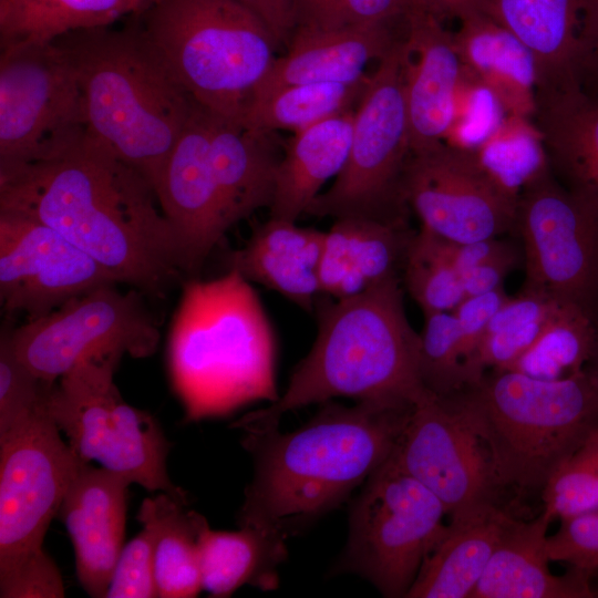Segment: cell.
Segmentation results:
<instances>
[{
    "label": "cell",
    "mask_w": 598,
    "mask_h": 598,
    "mask_svg": "<svg viewBox=\"0 0 598 598\" xmlns=\"http://www.w3.org/2000/svg\"><path fill=\"white\" fill-rule=\"evenodd\" d=\"M0 210L52 227L145 296L163 299L187 279L153 186L89 133L54 156L0 168Z\"/></svg>",
    "instance_id": "6da1fadb"
},
{
    "label": "cell",
    "mask_w": 598,
    "mask_h": 598,
    "mask_svg": "<svg viewBox=\"0 0 598 598\" xmlns=\"http://www.w3.org/2000/svg\"><path fill=\"white\" fill-rule=\"evenodd\" d=\"M413 406L327 401L292 432L240 429L254 475L238 526L277 528L290 536L337 508L389 458Z\"/></svg>",
    "instance_id": "7a4b0ae2"
},
{
    "label": "cell",
    "mask_w": 598,
    "mask_h": 598,
    "mask_svg": "<svg viewBox=\"0 0 598 598\" xmlns=\"http://www.w3.org/2000/svg\"><path fill=\"white\" fill-rule=\"evenodd\" d=\"M400 277L365 291L316 301L318 332L278 400L230 425L275 427L287 412L334 398L414 404L426 391L420 377V334L403 303Z\"/></svg>",
    "instance_id": "3957f363"
},
{
    "label": "cell",
    "mask_w": 598,
    "mask_h": 598,
    "mask_svg": "<svg viewBox=\"0 0 598 598\" xmlns=\"http://www.w3.org/2000/svg\"><path fill=\"white\" fill-rule=\"evenodd\" d=\"M168 338V369L188 421L275 402L276 338L249 280L234 269L183 282Z\"/></svg>",
    "instance_id": "277c9868"
},
{
    "label": "cell",
    "mask_w": 598,
    "mask_h": 598,
    "mask_svg": "<svg viewBox=\"0 0 598 598\" xmlns=\"http://www.w3.org/2000/svg\"><path fill=\"white\" fill-rule=\"evenodd\" d=\"M110 27L73 31L54 42L78 76L89 134L155 190L196 102L140 29Z\"/></svg>",
    "instance_id": "5b68a950"
},
{
    "label": "cell",
    "mask_w": 598,
    "mask_h": 598,
    "mask_svg": "<svg viewBox=\"0 0 598 598\" xmlns=\"http://www.w3.org/2000/svg\"><path fill=\"white\" fill-rule=\"evenodd\" d=\"M455 394L487 450L498 491L542 493L598 426V381L586 369L555 380L491 370Z\"/></svg>",
    "instance_id": "8992f818"
},
{
    "label": "cell",
    "mask_w": 598,
    "mask_h": 598,
    "mask_svg": "<svg viewBox=\"0 0 598 598\" xmlns=\"http://www.w3.org/2000/svg\"><path fill=\"white\" fill-rule=\"evenodd\" d=\"M140 31L192 99L240 122L279 47L235 0H151Z\"/></svg>",
    "instance_id": "52a82bcc"
},
{
    "label": "cell",
    "mask_w": 598,
    "mask_h": 598,
    "mask_svg": "<svg viewBox=\"0 0 598 598\" xmlns=\"http://www.w3.org/2000/svg\"><path fill=\"white\" fill-rule=\"evenodd\" d=\"M84 463L48 410L0 439L1 598L65 596L61 573L43 540Z\"/></svg>",
    "instance_id": "ba28073f"
},
{
    "label": "cell",
    "mask_w": 598,
    "mask_h": 598,
    "mask_svg": "<svg viewBox=\"0 0 598 598\" xmlns=\"http://www.w3.org/2000/svg\"><path fill=\"white\" fill-rule=\"evenodd\" d=\"M122 357L97 353L76 363L52 384L49 414L82 461H96L148 492L187 505V493L167 472L172 443L157 420L126 403L114 383Z\"/></svg>",
    "instance_id": "9c48e42d"
},
{
    "label": "cell",
    "mask_w": 598,
    "mask_h": 598,
    "mask_svg": "<svg viewBox=\"0 0 598 598\" xmlns=\"http://www.w3.org/2000/svg\"><path fill=\"white\" fill-rule=\"evenodd\" d=\"M405 45L399 40L368 76L354 111L347 162L306 215L408 224L402 179L411 155L404 96Z\"/></svg>",
    "instance_id": "30bf717a"
},
{
    "label": "cell",
    "mask_w": 598,
    "mask_h": 598,
    "mask_svg": "<svg viewBox=\"0 0 598 598\" xmlns=\"http://www.w3.org/2000/svg\"><path fill=\"white\" fill-rule=\"evenodd\" d=\"M445 516L443 503L390 455L351 505L348 540L332 573L358 575L386 598L405 597L445 532Z\"/></svg>",
    "instance_id": "8fae6325"
},
{
    "label": "cell",
    "mask_w": 598,
    "mask_h": 598,
    "mask_svg": "<svg viewBox=\"0 0 598 598\" xmlns=\"http://www.w3.org/2000/svg\"><path fill=\"white\" fill-rule=\"evenodd\" d=\"M514 230L523 244L522 289L598 321V204L567 189L548 167L519 190Z\"/></svg>",
    "instance_id": "7c38bea8"
},
{
    "label": "cell",
    "mask_w": 598,
    "mask_h": 598,
    "mask_svg": "<svg viewBox=\"0 0 598 598\" xmlns=\"http://www.w3.org/2000/svg\"><path fill=\"white\" fill-rule=\"evenodd\" d=\"M87 133L78 76L56 42L1 48L0 168L54 156Z\"/></svg>",
    "instance_id": "4fadbf2b"
},
{
    "label": "cell",
    "mask_w": 598,
    "mask_h": 598,
    "mask_svg": "<svg viewBox=\"0 0 598 598\" xmlns=\"http://www.w3.org/2000/svg\"><path fill=\"white\" fill-rule=\"evenodd\" d=\"M145 295L102 283L44 317L7 326L17 355L42 380L55 382L81 360L118 352L135 359L155 353L161 332Z\"/></svg>",
    "instance_id": "5bb4252c"
},
{
    "label": "cell",
    "mask_w": 598,
    "mask_h": 598,
    "mask_svg": "<svg viewBox=\"0 0 598 598\" xmlns=\"http://www.w3.org/2000/svg\"><path fill=\"white\" fill-rule=\"evenodd\" d=\"M402 195L421 227L448 241L473 243L514 230L518 195L501 184L474 152L442 144L411 154Z\"/></svg>",
    "instance_id": "9a60e30c"
},
{
    "label": "cell",
    "mask_w": 598,
    "mask_h": 598,
    "mask_svg": "<svg viewBox=\"0 0 598 598\" xmlns=\"http://www.w3.org/2000/svg\"><path fill=\"white\" fill-rule=\"evenodd\" d=\"M391 456L443 503L447 516L495 502L498 488L487 450L456 394L426 390L414 403Z\"/></svg>",
    "instance_id": "2e32d148"
},
{
    "label": "cell",
    "mask_w": 598,
    "mask_h": 598,
    "mask_svg": "<svg viewBox=\"0 0 598 598\" xmlns=\"http://www.w3.org/2000/svg\"><path fill=\"white\" fill-rule=\"evenodd\" d=\"M118 282L95 259L52 227L0 210V303L25 321L47 316L102 283Z\"/></svg>",
    "instance_id": "e0dca14e"
},
{
    "label": "cell",
    "mask_w": 598,
    "mask_h": 598,
    "mask_svg": "<svg viewBox=\"0 0 598 598\" xmlns=\"http://www.w3.org/2000/svg\"><path fill=\"white\" fill-rule=\"evenodd\" d=\"M208 146V112L196 103L155 188L159 206L179 241L187 279L195 278L228 231Z\"/></svg>",
    "instance_id": "ac0fdd59"
},
{
    "label": "cell",
    "mask_w": 598,
    "mask_h": 598,
    "mask_svg": "<svg viewBox=\"0 0 598 598\" xmlns=\"http://www.w3.org/2000/svg\"><path fill=\"white\" fill-rule=\"evenodd\" d=\"M131 484L122 474L84 463L60 506L58 516L73 545L76 577L91 597H105L124 546Z\"/></svg>",
    "instance_id": "d6986e66"
},
{
    "label": "cell",
    "mask_w": 598,
    "mask_h": 598,
    "mask_svg": "<svg viewBox=\"0 0 598 598\" xmlns=\"http://www.w3.org/2000/svg\"><path fill=\"white\" fill-rule=\"evenodd\" d=\"M404 96L411 154L444 144L463 64L453 33L427 11L405 14Z\"/></svg>",
    "instance_id": "ffe728a7"
},
{
    "label": "cell",
    "mask_w": 598,
    "mask_h": 598,
    "mask_svg": "<svg viewBox=\"0 0 598 598\" xmlns=\"http://www.w3.org/2000/svg\"><path fill=\"white\" fill-rule=\"evenodd\" d=\"M390 23L348 27L337 30L296 28L287 52L276 58L254 95L300 83H357L364 69L380 61L398 42Z\"/></svg>",
    "instance_id": "44dd1931"
},
{
    "label": "cell",
    "mask_w": 598,
    "mask_h": 598,
    "mask_svg": "<svg viewBox=\"0 0 598 598\" xmlns=\"http://www.w3.org/2000/svg\"><path fill=\"white\" fill-rule=\"evenodd\" d=\"M589 0H480L481 12L532 53L536 93L579 86L576 66Z\"/></svg>",
    "instance_id": "7402d4cb"
},
{
    "label": "cell",
    "mask_w": 598,
    "mask_h": 598,
    "mask_svg": "<svg viewBox=\"0 0 598 598\" xmlns=\"http://www.w3.org/2000/svg\"><path fill=\"white\" fill-rule=\"evenodd\" d=\"M413 234L408 224L334 219L324 231L319 264L320 296L343 299L385 279L401 278Z\"/></svg>",
    "instance_id": "603a6c76"
},
{
    "label": "cell",
    "mask_w": 598,
    "mask_h": 598,
    "mask_svg": "<svg viewBox=\"0 0 598 598\" xmlns=\"http://www.w3.org/2000/svg\"><path fill=\"white\" fill-rule=\"evenodd\" d=\"M514 520L496 502L451 515L405 598H470Z\"/></svg>",
    "instance_id": "cb8c5ba5"
},
{
    "label": "cell",
    "mask_w": 598,
    "mask_h": 598,
    "mask_svg": "<svg viewBox=\"0 0 598 598\" xmlns=\"http://www.w3.org/2000/svg\"><path fill=\"white\" fill-rule=\"evenodd\" d=\"M324 231L269 217L246 245L227 254V268L311 312L320 296Z\"/></svg>",
    "instance_id": "d4e9b609"
},
{
    "label": "cell",
    "mask_w": 598,
    "mask_h": 598,
    "mask_svg": "<svg viewBox=\"0 0 598 598\" xmlns=\"http://www.w3.org/2000/svg\"><path fill=\"white\" fill-rule=\"evenodd\" d=\"M208 127L212 174L229 229L256 210L269 208L281 157L274 133L250 130L210 112Z\"/></svg>",
    "instance_id": "484cf974"
},
{
    "label": "cell",
    "mask_w": 598,
    "mask_h": 598,
    "mask_svg": "<svg viewBox=\"0 0 598 598\" xmlns=\"http://www.w3.org/2000/svg\"><path fill=\"white\" fill-rule=\"evenodd\" d=\"M551 520L515 519L504 534L470 598H595L590 576L574 568L549 570L547 528Z\"/></svg>",
    "instance_id": "4316f807"
},
{
    "label": "cell",
    "mask_w": 598,
    "mask_h": 598,
    "mask_svg": "<svg viewBox=\"0 0 598 598\" xmlns=\"http://www.w3.org/2000/svg\"><path fill=\"white\" fill-rule=\"evenodd\" d=\"M533 121L553 175L598 204V93L579 86L536 93Z\"/></svg>",
    "instance_id": "83f0119b"
},
{
    "label": "cell",
    "mask_w": 598,
    "mask_h": 598,
    "mask_svg": "<svg viewBox=\"0 0 598 598\" xmlns=\"http://www.w3.org/2000/svg\"><path fill=\"white\" fill-rule=\"evenodd\" d=\"M354 110L293 133L283 145L269 217L297 221L348 158Z\"/></svg>",
    "instance_id": "f1b7e54d"
},
{
    "label": "cell",
    "mask_w": 598,
    "mask_h": 598,
    "mask_svg": "<svg viewBox=\"0 0 598 598\" xmlns=\"http://www.w3.org/2000/svg\"><path fill=\"white\" fill-rule=\"evenodd\" d=\"M288 537L280 529L255 526L215 530L197 513L203 589L217 598L229 597L245 585L275 590L279 585L278 567L288 556Z\"/></svg>",
    "instance_id": "f546056e"
},
{
    "label": "cell",
    "mask_w": 598,
    "mask_h": 598,
    "mask_svg": "<svg viewBox=\"0 0 598 598\" xmlns=\"http://www.w3.org/2000/svg\"><path fill=\"white\" fill-rule=\"evenodd\" d=\"M460 22L453 41L462 64L489 87L507 115L533 118L537 73L532 53L484 13Z\"/></svg>",
    "instance_id": "4dcf8cb0"
},
{
    "label": "cell",
    "mask_w": 598,
    "mask_h": 598,
    "mask_svg": "<svg viewBox=\"0 0 598 598\" xmlns=\"http://www.w3.org/2000/svg\"><path fill=\"white\" fill-rule=\"evenodd\" d=\"M151 0H0V48L54 42L79 30L110 27Z\"/></svg>",
    "instance_id": "1f68e13d"
},
{
    "label": "cell",
    "mask_w": 598,
    "mask_h": 598,
    "mask_svg": "<svg viewBox=\"0 0 598 598\" xmlns=\"http://www.w3.org/2000/svg\"><path fill=\"white\" fill-rule=\"evenodd\" d=\"M166 493L145 498L137 520L154 530L157 595L161 598L196 597L202 586L197 512Z\"/></svg>",
    "instance_id": "d6a6232c"
},
{
    "label": "cell",
    "mask_w": 598,
    "mask_h": 598,
    "mask_svg": "<svg viewBox=\"0 0 598 598\" xmlns=\"http://www.w3.org/2000/svg\"><path fill=\"white\" fill-rule=\"evenodd\" d=\"M368 76L357 83H300L251 97L240 123L255 131L293 133L351 110L360 100Z\"/></svg>",
    "instance_id": "836d02e7"
},
{
    "label": "cell",
    "mask_w": 598,
    "mask_h": 598,
    "mask_svg": "<svg viewBox=\"0 0 598 598\" xmlns=\"http://www.w3.org/2000/svg\"><path fill=\"white\" fill-rule=\"evenodd\" d=\"M598 339V321L582 310L559 305L533 343L508 369L555 380L582 371Z\"/></svg>",
    "instance_id": "e575fe53"
},
{
    "label": "cell",
    "mask_w": 598,
    "mask_h": 598,
    "mask_svg": "<svg viewBox=\"0 0 598 598\" xmlns=\"http://www.w3.org/2000/svg\"><path fill=\"white\" fill-rule=\"evenodd\" d=\"M401 282L424 316L453 311L465 298L447 240L422 227L410 240Z\"/></svg>",
    "instance_id": "d590c367"
},
{
    "label": "cell",
    "mask_w": 598,
    "mask_h": 598,
    "mask_svg": "<svg viewBox=\"0 0 598 598\" xmlns=\"http://www.w3.org/2000/svg\"><path fill=\"white\" fill-rule=\"evenodd\" d=\"M474 154L501 184L517 195L528 181L548 168L542 134L533 118L525 116L506 115Z\"/></svg>",
    "instance_id": "8d00e7d4"
},
{
    "label": "cell",
    "mask_w": 598,
    "mask_h": 598,
    "mask_svg": "<svg viewBox=\"0 0 598 598\" xmlns=\"http://www.w3.org/2000/svg\"><path fill=\"white\" fill-rule=\"evenodd\" d=\"M542 498L551 522L598 511V426L549 478Z\"/></svg>",
    "instance_id": "74e56055"
},
{
    "label": "cell",
    "mask_w": 598,
    "mask_h": 598,
    "mask_svg": "<svg viewBox=\"0 0 598 598\" xmlns=\"http://www.w3.org/2000/svg\"><path fill=\"white\" fill-rule=\"evenodd\" d=\"M420 334L419 365L423 386L446 396L466 386L462 334L452 311L424 316Z\"/></svg>",
    "instance_id": "f35d334b"
},
{
    "label": "cell",
    "mask_w": 598,
    "mask_h": 598,
    "mask_svg": "<svg viewBox=\"0 0 598 598\" xmlns=\"http://www.w3.org/2000/svg\"><path fill=\"white\" fill-rule=\"evenodd\" d=\"M53 383L39 378L17 355L3 326L0 334V439L48 410Z\"/></svg>",
    "instance_id": "ab89813d"
},
{
    "label": "cell",
    "mask_w": 598,
    "mask_h": 598,
    "mask_svg": "<svg viewBox=\"0 0 598 598\" xmlns=\"http://www.w3.org/2000/svg\"><path fill=\"white\" fill-rule=\"evenodd\" d=\"M506 115L489 87L463 65L444 144L474 152Z\"/></svg>",
    "instance_id": "60d3db41"
},
{
    "label": "cell",
    "mask_w": 598,
    "mask_h": 598,
    "mask_svg": "<svg viewBox=\"0 0 598 598\" xmlns=\"http://www.w3.org/2000/svg\"><path fill=\"white\" fill-rule=\"evenodd\" d=\"M291 7L296 28L313 30L391 23L408 13L402 0H291Z\"/></svg>",
    "instance_id": "b9f144b4"
},
{
    "label": "cell",
    "mask_w": 598,
    "mask_h": 598,
    "mask_svg": "<svg viewBox=\"0 0 598 598\" xmlns=\"http://www.w3.org/2000/svg\"><path fill=\"white\" fill-rule=\"evenodd\" d=\"M138 535L125 544L113 569L106 598L158 597L155 579L154 530L143 523Z\"/></svg>",
    "instance_id": "7bdbcfd3"
},
{
    "label": "cell",
    "mask_w": 598,
    "mask_h": 598,
    "mask_svg": "<svg viewBox=\"0 0 598 598\" xmlns=\"http://www.w3.org/2000/svg\"><path fill=\"white\" fill-rule=\"evenodd\" d=\"M550 561H560L589 576L598 570V511L560 519L558 530L547 536Z\"/></svg>",
    "instance_id": "ee69618b"
},
{
    "label": "cell",
    "mask_w": 598,
    "mask_h": 598,
    "mask_svg": "<svg viewBox=\"0 0 598 598\" xmlns=\"http://www.w3.org/2000/svg\"><path fill=\"white\" fill-rule=\"evenodd\" d=\"M507 298L508 295L501 287L486 293L466 297L452 311L457 319L462 334L465 388L472 383L475 354L486 328Z\"/></svg>",
    "instance_id": "f6af8a7d"
},
{
    "label": "cell",
    "mask_w": 598,
    "mask_h": 598,
    "mask_svg": "<svg viewBox=\"0 0 598 598\" xmlns=\"http://www.w3.org/2000/svg\"><path fill=\"white\" fill-rule=\"evenodd\" d=\"M517 261V250L505 241L497 251L461 275L465 298L503 287L505 277Z\"/></svg>",
    "instance_id": "bcb514c9"
},
{
    "label": "cell",
    "mask_w": 598,
    "mask_h": 598,
    "mask_svg": "<svg viewBox=\"0 0 598 598\" xmlns=\"http://www.w3.org/2000/svg\"><path fill=\"white\" fill-rule=\"evenodd\" d=\"M580 89L598 93V0H589L576 66Z\"/></svg>",
    "instance_id": "7dc6e473"
},
{
    "label": "cell",
    "mask_w": 598,
    "mask_h": 598,
    "mask_svg": "<svg viewBox=\"0 0 598 598\" xmlns=\"http://www.w3.org/2000/svg\"><path fill=\"white\" fill-rule=\"evenodd\" d=\"M255 13L278 45H287L296 25L291 0H235Z\"/></svg>",
    "instance_id": "c3c4849f"
},
{
    "label": "cell",
    "mask_w": 598,
    "mask_h": 598,
    "mask_svg": "<svg viewBox=\"0 0 598 598\" xmlns=\"http://www.w3.org/2000/svg\"><path fill=\"white\" fill-rule=\"evenodd\" d=\"M442 17H454L464 20L476 13H482L480 0H429Z\"/></svg>",
    "instance_id": "681fc988"
},
{
    "label": "cell",
    "mask_w": 598,
    "mask_h": 598,
    "mask_svg": "<svg viewBox=\"0 0 598 598\" xmlns=\"http://www.w3.org/2000/svg\"><path fill=\"white\" fill-rule=\"evenodd\" d=\"M402 1L408 9V13L412 11H427L441 18V16L436 12V10L434 9V7L431 4L429 0H402Z\"/></svg>",
    "instance_id": "f907efd6"
},
{
    "label": "cell",
    "mask_w": 598,
    "mask_h": 598,
    "mask_svg": "<svg viewBox=\"0 0 598 598\" xmlns=\"http://www.w3.org/2000/svg\"><path fill=\"white\" fill-rule=\"evenodd\" d=\"M585 369L598 381V339L595 351Z\"/></svg>",
    "instance_id": "816d5d0a"
},
{
    "label": "cell",
    "mask_w": 598,
    "mask_h": 598,
    "mask_svg": "<svg viewBox=\"0 0 598 598\" xmlns=\"http://www.w3.org/2000/svg\"><path fill=\"white\" fill-rule=\"evenodd\" d=\"M590 586L595 598H598V570L590 576Z\"/></svg>",
    "instance_id": "f5cc1de1"
}]
</instances>
